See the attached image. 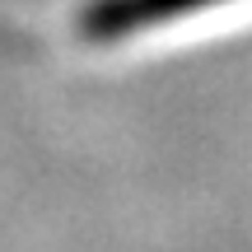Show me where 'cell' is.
<instances>
[{"label": "cell", "mask_w": 252, "mask_h": 252, "mask_svg": "<svg viewBox=\"0 0 252 252\" xmlns=\"http://www.w3.org/2000/svg\"><path fill=\"white\" fill-rule=\"evenodd\" d=\"M201 5H215V0H103L98 9L84 14V33L122 37V33H131V28L159 24V19H178V14L201 9Z\"/></svg>", "instance_id": "obj_1"}]
</instances>
